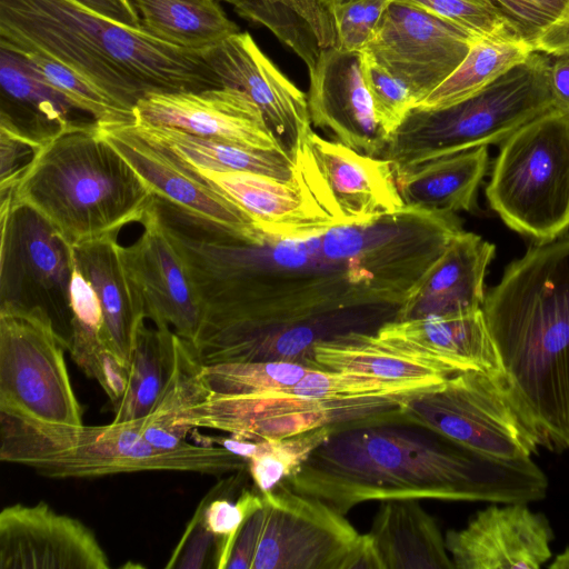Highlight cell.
<instances>
[{
    "label": "cell",
    "instance_id": "obj_1",
    "mask_svg": "<svg viewBox=\"0 0 569 569\" xmlns=\"http://www.w3.org/2000/svg\"><path fill=\"white\" fill-rule=\"evenodd\" d=\"M283 482L345 516L358 505L387 500L528 505L542 500L549 486L531 458L485 457L401 421L333 432Z\"/></svg>",
    "mask_w": 569,
    "mask_h": 569
},
{
    "label": "cell",
    "instance_id": "obj_2",
    "mask_svg": "<svg viewBox=\"0 0 569 569\" xmlns=\"http://www.w3.org/2000/svg\"><path fill=\"white\" fill-rule=\"evenodd\" d=\"M510 393L539 446L569 450V236L536 242L485 296Z\"/></svg>",
    "mask_w": 569,
    "mask_h": 569
},
{
    "label": "cell",
    "instance_id": "obj_3",
    "mask_svg": "<svg viewBox=\"0 0 569 569\" xmlns=\"http://www.w3.org/2000/svg\"><path fill=\"white\" fill-rule=\"evenodd\" d=\"M0 48L54 59L132 112L148 92L222 87L201 50L170 44L76 0H0Z\"/></svg>",
    "mask_w": 569,
    "mask_h": 569
},
{
    "label": "cell",
    "instance_id": "obj_4",
    "mask_svg": "<svg viewBox=\"0 0 569 569\" xmlns=\"http://www.w3.org/2000/svg\"><path fill=\"white\" fill-rule=\"evenodd\" d=\"M11 193L12 206L34 210L71 249L142 224L158 202L93 120L77 122L42 144Z\"/></svg>",
    "mask_w": 569,
    "mask_h": 569
},
{
    "label": "cell",
    "instance_id": "obj_5",
    "mask_svg": "<svg viewBox=\"0 0 569 569\" xmlns=\"http://www.w3.org/2000/svg\"><path fill=\"white\" fill-rule=\"evenodd\" d=\"M0 460L50 478H93L141 471L212 476L248 469V460L218 445L158 448L137 421L101 426L41 422L0 410Z\"/></svg>",
    "mask_w": 569,
    "mask_h": 569
},
{
    "label": "cell",
    "instance_id": "obj_6",
    "mask_svg": "<svg viewBox=\"0 0 569 569\" xmlns=\"http://www.w3.org/2000/svg\"><path fill=\"white\" fill-rule=\"evenodd\" d=\"M553 107L549 54L533 51L463 101L437 110L412 108L390 134L381 158L399 174L438 158L502 143Z\"/></svg>",
    "mask_w": 569,
    "mask_h": 569
},
{
    "label": "cell",
    "instance_id": "obj_7",
    "mask_svg": "<svg viewBox=\"0 0 569 569\" xmlns=\"http://www.w3.org/2000/svg\"><path fill=\"white\" fill-rule=\"evenodd\" d=\"M513 231L549 242L569 230V111L553 107L502 142L486 187Z\"/></svg>",
    "mask_w": 569,
    "mask_h": 569
},
{
    "label": "cell",
    "instance_id": "obj_8",
    "mask_svg": "<svg viewBox=\"0 0 569 569\" xmlns=\"http://www.w3.org/2000/svg\"><path fill=\"white\" fill-rule=\"evenodd\" d=\"M398 420L435 431L485 457L516 461L539 447L506 375L468 370L406 399Z\"/></svg>",
    "mask_w": 569,
    "mask_h": 569
},
{
    "label": "cell",
    "instance_id": "obj_9",
    "mask_svg": "<svg viewBox=\"0 0 569 569\" xmlns=\"http://www.w3.org/2000/svg\"><path fill=\"white\" fill-rule=\"evenodd\" d=\"M410 397H308L292 393L287 387L246 396L210 392L206 400L183 412L178 423L187 432L204 428L241 439H278L323 426L340 430L363 423L397 421L400 405Z\"/></svg>",
    "mask_w": 569,
    "mask_h": 569
},
{
    "label": "cell",
    "instance_id": "obj_10",
    "mask_svg": "<svg viewBox=\"0 0 569 569\" xmlns=\"http://www.w3.org/2000/svg\"><path fill=\"white\" fill-rule=\"evenodd\" d=\"M1 194L0 309L47 318L66 349L72 335V249L34 210Z\"/></svg>",
    "mask_w": 569,
    "mask_h": 569
},
{
    "label": "cell",
    "instance_id": "obj_11",
    "mask_svg": "<svg viewBox=\"0 0 569 569\" xmlns=\"http://www.w3.org/2000/svg\"><path fill=\"white\" fill-rule=\"evenodd\" d=\"M51 322L37 312L0 309V410L52 425H82Z\"/></svg>",
    "mask_w": 569,
    "mask_h": 569
},
{
    "label": "cell",
    "instance_id": "obj_12",
    "mask_svg": "<svg viewBox=\"0 0 569 569\" xmlns=\"http://www.w3.org/2000/svg\"><path fill=\"white\" fill-rule=\"evenodd\" d=\"M295 177L335 224L361 223L403 210L391 162L362 154L312 130L291 154Z\"/></svg>",
    "mask_w": 569,
    "mask_h": 569
},
{
    "label": "cell",
    "instance_id": "obj_13",
    "mask_svg": "<svg viewBox=\"0 0 569 569\" xmlns=\"http://www.w3.org/2000/svg\"><path fill=\"white\" fill-rule=\"evenodd\" d=\"M261 495L262 525L251 569H340L360 535L345 515L283 481Z\"/></svg>",
    "mask_w": 569,
    "mask_h": 569
},
{
    "label": "cell",
    "instance_id": "obj_14",
    "mask_svg": "<svg viewBox=\"0 0 569 569\" xmlns=\"http://www.w3.org/2000/svg\"><path fill=\"white\" fill-rule=\"evenodd\" d=\"M477 39L419 7L393 0L362 50L419 102L456 70Z\"/></svg>",
    "mask_w": 569,
    "mask_h": 569
},
{
    "label": "cell",
    "instance_id": "obj_15",
    "mask_svg": "<svg viewBox=\"0 0 569 569\" xmlns=\"http://www.w3.org/2000/svg\"><path fill=\"white\" fill-rule=\"evenodd\" d=\"M96 123L100 137L128 161L159 200L240 240H266L267 234L230 198L173 153L139 136L129 122Z\"/></svg>",
    "mask_w": 569,
    "mask_h": 569
},
{
    "label": "cell",
    "instance_id": "obj_16",
    "mask_svg": "<svg viewBox=\"0 0 569 569\" xmlns=\"http://www.w3.org/2000/svg\"><path fill=\"white\" fill-rule=\"evenodd\" d=\"M142 226L140 237L121 247L129 280L146 319L190 342L201 321L202 302L158 202Z\"/></svg>",
    "mask_w": 569,
    "mask_h": 569
},
{
    "label": "cell",
    "instance_id": "obj_17",
    "mask_svg": "<svg viewBox=\"0 0 569 569\" xmlns=\"http://www.w3.org/2000/svg\"><path fill=\"white\" fill-rule=\"evenodd\" d=\"M133 116L137 121L251 149L287 151L253 100L231 87L148 92L137 102Z\"/></svg>",
    "mask_w": 569,
    "mask_h": 569
},
{
    "label": "cell",
    "instance_id": "obj_18",
    "mask_svg": "<svg viewBox=\"0 0 569 569\" xmlns=\"http://www.w3.org/2000/svg\"><path fill=\"white\" fill-rule=\"evenodd\" d=\"M109 558L82 521L44 501L0 512V569H108Z\"/></svg>",
    "mask_w": 569,
    "mask_h": 569
},
{
    "label": "cell",
    "instance_id": "obj_19",
    "mask_svg": "<svg viewBox=\"0 0 569 569\" xmlns=\"http://www.w3.org/2000/svg\"><path fill=\"white\" fill-rule=\"evenodd\" d=\"M201 53L222 87L239 89L253 100L291 156L312 130L307 94L263 53L248 31L234 33Z\"/></svg>",
    "mask_w": 569,
    "mask_h": 569
},
{
    "label": "cell",
    "instance_id": "obj_20",
    "mask_svg": "<svg viewBox=\"0 0 569 569\" xmlns=\"http://www.w3.org/2000/svg\"><path fill=\"white\" fill-rule=\"evenodd\" d=\"M309 79L311 123L362 154L381 157L389 136L376 116L361 71L360 51L336 47L322 50L309 70Z\"/></svg>",
    "mask_w": 569,
    "mask_h": 569
},
{
    "label": "cell",
    "instance_id": "obj_21",
    "mask_svg": "<svg viewBox=\"0 0 569 569\" xmlns=\"http://www.w3.org/2000/svg\"><path fill=\"white\" fill-rule=\"evenodd\" d=\"M445 540L455 569H539L551 558L553 531L527 503H493Z\"/></svg>",
    "mask_w": 569,
    "mask_h": 569
},
{
    "label": "cell",
    "instance_id": "obj_22",
    "mask_svg": "<svg viewBox=\"0 0 569 569\" xmlns=\"http://www.w3.org/2000/svg\"><path fill=\"white\" fill-rule=\"evenodd\" d=\"M495 251V244L461 230L406 291L395 320L482 308L483 280Z\"/></svg>",
    "mask_w": 569,
    "mask_h": 569
},
{
    "label": "cell",
    "instance_id": "obj_23",
    "mask_svg": "<svg viewBox=\"0 0 569 569\" xmlns=\"http://www.w3.org/2000/svg\"><path fill=\"white\" fill-rule=\"evenodd\" d=\"M188 167L230 198L270 237L317 236L336 226L296 177L280 181L251 172Z\"/></svg>",
    "mask_w": 569,
    "mask_h": 569
},
{
    "label": "cell",
    "instance_id": "obj_24",
    "mask_svg": "<svg viewBox=\"0 0 569 569\" xmlns=\"http://www.w3.org/2000/svg\"><path fill=\"white\" fill-rule=\"evenodd\" d=\"M377 337L406 347L453 371L506 375L482 308L381 325Z\"/></svg>",
    "mask_w": 569,
    "mask_h": 569
},
{
    "label": "cell",
    "instance_id": "obj_25",
    "mask_svg": "<svg viewBox=\"0 0 569 569\" xmlns=\"http://www.w3.org/2000/svg\"><path fill=\"white\" fill-rule=\"evenodd\" d=\"M118 236L91 240L72 248L73 262L91 282L101 302L102 342L129 368L146 316L129 280Z\"/></svg>",
    "mask_w": 569,
    "mask_h": 569
},
{
    "label": "cell",
    "instance_id": "obj_26",
    "mask_svg": "<svg viewBox=\"0 0 569 569\" xmlns=\"http://www.w3.org/2000/svg\"><path fill=\"white\" fill-rule=\"evenodd\" d=\"M79 111L42 81L24 58L0 48V131L40 148L70 126Z\"/></svg>",
    "mask_w": 569,
    "mask_h": 569
},
{
    "label": "cell",
    "instance_id": "obj_27",
    "mask_svg": "<svg viewBox=\"0 0 569 569\" xmlns=\"http://www.w3.org/2000/svg\"><path fill=\"white\" fill-rule=\"evenodd\" d=\"M369 533L385 569H455L437 520L418 500L380 501Z\"/></svg>",
    "mask_w": 569,
    "mask_h": 569
},
{
    "label": "cell",
    "instance_id": "obj_28",
    "mask_svg": "<svg viewBox=\"0 0 569 569\" xmlns=\"http://www.w3.org/2000/svg\"><path fill=\"white\" fill-rule=\"evenodd\" d=\"M488 166V148L481 146L396 174L397 187L409 209L441 214L472 211Z\"/></svg>",
    "mask_w": 569,
    "mask_h": 569
},
{
    "label": "cell",
    "instance_id": "obj_29",
    "mask_svg": "<svg viewBox=\"0 0 569 569\" xmlns=\"http://www.w3.org/2000/svg\"><path fill=\"white\" fill-rule=\"evenodd\" d=\"M312 353L319 369L385 379L448 378L457 373L426 356L382 340L376 333L356 330L318 341Z\"/></svg>",
    "mask_w": 569,
    "mask_h": 569
},
{
    "label": "cell",
    "instance_id": "obj_30",
    "mask_svg": "<svg viewBox=\"0 0 569 569\" xmlns=\"http://www.w3.org/2000/svg\"><path fill=\"white\" fill-rule=\"evenodd\" d=\"M129 124L139 136L170 151L190 167L251 172L280 181L295 179L293 159L287 151L251 149L137 120Z\"/></svg>",
    "mask_w": 569,
    "mask_h": 569
},
{
    "label": "cell",
    "instance_id": "obj_31",
    "mask_svg": "<svg viewBox=\"0 0 569 569\" xmlns=\"http://www.w3.org/2000/svg\"><path fill=\"white\" fill-rule=\"evenodd\" d=\"M243 19L270 30L311 70L325 49L337 47L332 13L319 0H221Z\"/></svg>",
    "mask_w": 569,
    "mask_h": 569
},
{
    "label": "cell",
    "instance_id": "obj_32",
    "mask_svg": "<svg viewBox=\"0 0 569 569\" xmlns=\"http://www.w3.org/2000/svg\"><path fill=\"white\" fill-rule=\"evenodd\" d=\"M141 27L170 44L203 50L240 32L218 0H131Z\"/></svg>",
    "mask_w": 569,
    "mask_h": 569
},
{
    "label": "cell",
    "instance_id": "obj_33",
    "mask_svg": "<svg viewBox=\"0 0 569 569\" xmlns=\"http://www.w3.org/2000/svg\"><path fill=\"white\" fill-rule=\"evenodd\" d=\"M203 367L190 343L174 333L170 376L151 411L137 420L142 436L151 445L173 449L187 443L189 432L178 421L183 412L210 395L203 379Z\"/></svg>",
    "mask_w": 569,
    "mask_h": 569
},
{
    "label": "cell",
    "instance_id": "obj_34",
    "mask_svg": "<svg viewBox=\"0 0 569 569\" xmlns=\"http://www.w3.org/2000/svg\"><path fill=\"white\" fill-rule=\"evenodd\" d=\"M533 51L522 40L479 38L456 70L415 108L437 110L463 101L523 62Z\"/></svg>",
    "mask_w": 569,
    "mask_h": 569
},
{
    "label": "cell",
    "instance_id": "obj_35",
    "mask_svg": "<svg viewBox=\"0 0 569 569\" xmlns=\"http://www.w3.org/2000/svg\"><path fill=\"white\" fill-rule=\"evenodd\" d=\"M173 337L170 328L142 326L129 366L128 386L114 405L112 422L137 421L151 411L172 369Z\"/></svg>",
    "mask_w": 569,
    "mask_h": 569
},
{
    "label": "cell",
    "instance_id": "obj_36",
    "mask_svg": "<svg viewBox=\"0 0 569 569\" xmlns=\"http://www.w3.org/2000/svg\"><path fill=\"white\" fill-rule=\"evenodd\" d=\"M33 72L80 112L101 123L134 120L133 112L67 66L40 53L20 54Z\"/></svg>",
    "mask_w": 569,
    "mask_h": 569
},
{
    "label": "cell",
    "instance_id": "obj_37",
    "mask_svg": "<svg viewBox=\"0 0 569 569\" xmlns=\"http://www.w3.org/2000/svg\"><path fill=\"white\" fill-rule=\"evenodd\" d=\"M338 430L333 426H323L291 437L252 440L248 471L254 487L261 492L273 489Z\"/></svg>",
    "mask_w": 569,
    "mask_h": 569
},
{
    "label": "cell",
    "instance_id": "obj_38",
    "mask_svg": "<svg viewBox=\"0 0 569 569\" xmlns=\"http://www.w3.org/2000/svg\"><path fill=\"white\" fill-rule=\"evenodd\" d=\"M316 368L292 361L219 363L203 367V379L211 393L256 395L290 387Z\"/></svg>",
    "mask_w": 569,
    "mask_h": 569
},
{
    "label": "cell",
    "instance_id": "obj_39",
    "mask_svg": "<svg viewBox=\"0 0 569 569\" xmlns=\"http://www.w3.org/2000/svg\"><path fill=\"white\" fill-rule=\"evenodd\" d=\"M68 351L73 361L101 386L116 405L124 395L129 368L102 342L99 331L72 320V335Z\"/></svg>",
    "mask_w": 569,
    "mask_h": 569
},
{
    "label": "cell",
    "instance_id": "obj_40",
    "mask_svg": "<svg viewBox=\"0 0 569 569\" xmlns=\"http://www.w3.org/2000/svg\"><path fill=\"white\" fill-rule=\"evenodd\" d=\"M263 505L261 491L242 489L236 502L216 498L201 508V518L216 538L214 567L226 569L246 521Z\"/></svg>",
    "mask_w": 569,
    "mask_h": 569
},
{
    "label": "cell",
    "instance_id": "obj_41",
    "mask_svg": "<svg viewBox=\"0 0 569 569\" xmlns=\"http://www.w3.org/2000/svg\"><path fill=\"white\" fill-rule=\"evenodd\" d=\"M399 1L419 7L465 29L478 38L521 40L510 24L486 0Z\"/></svg>",
    "mask_w": 569,
    "mask_h": 569
},
{
    "label": "cell",
    "instance_id": "obj_42",
    "mask_svg": "<svg viewBox=\"0 0 569 569\" xmlns=\"http://www.w3.org/2000/svg\"><path fill=\"white\" fill-rule=\"evenodd\" d=\"M361 71L371 96L376 116L390 134L399 127L418 100L410 89L367 51H360Z\"/></svg>",
    "mask_w": 569,
    "mask_h": 569
},
{
    "label": "cell",
    "instance_id": "obj_43",
    "mask_svg": "<svg viewBox=\"0 0 569 569\" xmlns=\"http://www.w3.org/2000/svg\"><path fill=\"white\" fill-rule=\"evenodd\" d=\"M527 43L536 41L569 8V0H486Z\"/></svg>",
    "mask_w": 569,
    "mask_h": 569
},
{
    "label": "cell",
    "instance_id": "obj_44",
    "mask_svg": "<svg viewBox=\"0 0 569 569\" xmlns=\"http://www.w3.org/2000/svg\"><path fill=\"white\" fill-rule=\"evenodd\" d=\"M393 0H356L332 8L337 48L361 51Z\"/></svg>",
    "mask_w": 569,
    "mask_h": 569
},
{
    "label": "cell",
    "instance_id": "obj_45",
    "mask_svg": "<svg viewBox=\"0 0 569 569\" xmlns=\"http://www.w3.org/2000/svg\"><path fill=\"white\" fill-rule=\"evenodd\" d=\"M69 302L73 321L99 331L103 325L100 299L91 282L74 266L69 282Z\"/></svg>",
    "mask_w": 569,
    "mask_h": 569
},
{
    "label": "cell",
    "instance_id": "obj_46",
    "mask_svg": "<svg viewBox=\"0 0 569 569\" xmlns=\"http://www.w3.org/2000/svg\"><path fill=\"white\" fill-rule=\"evenodd\" d=\"M198 517L193 519L192 526L188 528V540H181L179 543V558H177L170 568L194 569L202 568L210 550L216 543L214 536L207 529L201 518V508L198 510ZM177 553V552H176ZM178 555V553H177ZM176 555V556H177ZM173 556V557H176ZM171 557V558H173Z\"/></svg>",
    "mask_w": 569,
    "mask_h": 569
},
{
    "label": "cell",
    "instance_id": "obj_47",
    "mask_svg": "<svg viewBox=\"0 0 569 569\" xmlns=\"http://www.w3.org/2000/svg\"><path fill=\"white\" fill-rule=\"evenodd\" d=\"M262 525V507L243 525L226 569H251Z\"/></svg>",
    "mask_w": 569,
    "mask_h": 569
},
{
    "label": "cell",
    "instance_id": "obj_48",
    "mask_svg": "<svg viewBox=\"0 0 569 569\" xmlns=\"http://www.w3.org/2000/svg\"><path fill=\"white\" fill-rule=\"evenodd\" d=\"M87 9L113 21L139 28L140 16L131 0H76Z\"/></svg>",
    "mask_w": 569,
    "mask_h": 569
},
{
    "label": "cell",
    "instance_id": "obj_49",
    "mask_svg": "<svg viewBox=\"0 0 569 569\" xmlns=\"http://www.w3.org/2000/svg\"><path fill=\"white\" fill-rule=\"evenodd\" d=\"M340 569H385L369 532L359 535L355 546L343 559Z\"/></svg>",
    "mask_w": 569,
    "mask_h": 569
},
{
    "label": "cell",
    "instance_id": "obj_50",
    "mask_svg": "<svg viewBox=\"0 0 569 569\" xmlns=\"http://www.w3.org/2000/svg\"><path fill=\"white\" fill-rule=\"evenodd\" d=\"M549 80L555 107L569 111V53L549 54Z\"/></svg>",
    "mask_w": 569,
    "mask_h": 569
},
{
    "label": "cell",
    "instance_id": "obj_51",
    "mask_svg": "<svg viewBox=\"0 0 569 569\" xmlns=\"http://www.w3.org/2000/svg\"><path fill=\"white\" fill-rule=\"evenodd\" d=\"M535 51L556 56L569 53V8L535 43Z\"/></svg>",
    "mask_w": 569,
    "mask_h": 569
},
{
    "label": "cell",
    "instance_id": "obj_52",
    "mask_svg": "<svg viewBox=\"0 0 569 569\" xmlns=\"http://www.w3.org/2000/svg\"><path fill=\"white\" fill-rule=\"evenodd\" d=\"M550 569H569V547L559 553L549 565Z\"/></svg>",
    "mask_w": 569,
    "mask_h": 569
},
{
    "label": "cell",
    "instance_id": "obj_53",
    "mask_svg": "<svg viewBox=\"0 0 569 569\" xmlns=\"http://www.w3.org/2000/svg\"><path fill=\"white\" fill-rule=\"evenodd\" d=\"M331 13L332 8L338 4H343L347 2L356 1V0H319Z\"/></svg>",
    "mask_w": 569,
    "mask_h": 569
}]
</instances>
